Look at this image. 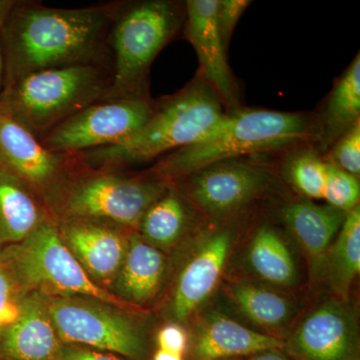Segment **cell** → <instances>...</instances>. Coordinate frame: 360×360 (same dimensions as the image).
Listing matches in <instances>:
<instances>
[{
  "label": "cell",
  "instance_id": "cell-1",
  "mask_svg": "<svg viewBox=\"0 0 360 360\" xmlns=\"http://www.w3.org/2000/svg\"><path fill=\"white\" fill-rule=\"evenodd\" d=\"M122 4L53 8L18 2L2 30L6 85L42 70L77 65H106L110 33Z\"/></svg>",
  "mask_w": 360,
  "mask_h": 360
},
{
  "label": "cell",
  "instance_id": "cell-2",
  "mask_svg": "<svg viewBox=\"0 0 360 360\" xmlns=\"http://www.w3.org/2000/svg\"><path fill=\"white\" fill-rule=\"evenodd\" d=\"M321 141L319 118L257 108L229 111L202 141L162 156L148 174L174 184L201 168L258 153L310 146Z\"/></svg>",
  "mask_w": 360,
  "mask_h": 360
},
{
  "label": "cell",
  "instance_id": "cell-3",
  "mask_svg": "<svg viewBox=\"0 0 360 360\" xmlns=\"http://www.w3.org/2000/svg\"><path fill=\"white\" fill-rule=\"evenodd\" d=\"M227 112L214 90L198 73L177 94L155 103L148 122L129 139L77 155L86 167L99 169L160 160L202 141L217 129Z\"/></svg>",
  "mask_w": 360,
  "mask_h": 360
},
{
  "label": "cell",
  "instance_id": "cell-4",
  "mask_svg": "<svg viewBox=\"0 0 360 360\" xmlns=\"http://www.w3.org/2000/svg\"><path fill=\"white\" fill-rule=\"evenodd\" d=\"M110 82L108 65H77L34 71L6 85L0 110L40 137L78 111L103 101Z\"/></svg>",
  "mask_w": 360,
  "mask_h": 360
},
{
  "label": "cell",
  "instance_id": "cell-5",
  "mask_svg": "<svg viewBox=\"0 0 360 360\" xmlns=\"http://www.w3.org/2000/svg\"><path fill=\"white\" fill-rule=\"evenodd\" d=\"M184 23V6L170 0L122 4L110 33L111 82L104 99L148 96L149 68Z\"/></svg>",
  "mask_w": 360,
  "mask_h": 360
},
{
  "label": "cell",
  "instance_id": "cell-6",
  "mask_svg": "<svg viewBox=\"0 0 360 360\" xmlns=\"http://www.w3.org/2000/svg\"><path fill=\"white\" fill-rule=\"evenodd\" d=\"M84 169L82 165L77 176L72 174L53 202L63 219L99 220L136 229L170 184L149 174L134 176L86 165Z\"/></svg>",
  "mask_w": 360,
  "mask_h": 360
},
{
  "label": "cell",
  "instance_id": "cell-7",
  "mask_svg": "<svg viewBox=\"0 0 360 360\" xmlns=\"http://www.w3.org/2000/svg\"><path fill=\"white\" fill-rule=\"evenodd\" d=\"M4 259L16 283L35 292L56 297L87 296L120 309L127 305L87 274L65 245L58 227L49 219L25 240L11 246Z\"/></svg>",
  "mask_w": 360,
  "mask_h": 360
},
{
  "label": "cell",
  "instance_id": "cell-8",
  "mask_svg": "<svg viewBox=\"0 0 360 360\" xmlns=\"http://www.w3.org/2000/svg\"><path fill=\"white\" fill-rule=\"evenodd\" d=\"M115 307L77 297H54L49 315L63 345L108 352L134 360L148 354L146 335L136 322Z\"/></svg>",
  "mask_w": 360,
  "mask_h": 360
},
{
  "label": "cell",
  "instance_id": "cell-9",
  "mask_svg": "<svg viewBox=\"0 0 360 360\" xmlns=\"http://www.w3.org/2000/svg\"><path fill=\"white\" fill-rule=\"evenodd\" d=\"M155 108L148 96L103 99L59 123L39 137L54 153L77 155L115 146L146 124Z\"/></svg>",
  "mask_w": 360,
  "mask_h": 360
},
{
  "label": "cell",
  "instance_id": "cell-10",
  "mask_svg": "<svg viewBox=\"0 0 360 360\" xmlns=\"http://www.w3.org/2000/svg\"><path fill=\"white\" fill-rule=\"evenodd\" d=\"M177 182L176 188L201 212L222 217L262 198L274 177L266 165L243 158L213 163Z\"/></svg>",
  "mask_w": 360,
  "mask_h": 360
},
{
  "label": "cell",
  "instance_id": "cell-11",
  "mask_svg": "<svg viewBox=\"0 0 360 360\" xmlns=\"http://www.w3.org/2000/svg\"><path fill=\"white\" fill-rule=\"evenodd\" d=\"M79 165L77 155L54 153L39 137L0 110V167L53 203Z\"/></svg>",
  "mask_w": 360,
  "mask_h": 360
},
{
  "label": "cell",
  "instance_id": "cell-12",
  "mask_svg": "<svg viewBox=\"0 0 360 360\" xmlns=\"http://www.w3.org/2000/svg\"><path fill=\"white\" fill-rule=\"evenodd\" d=\"M359 326L347 303L330 300L309 312L288 342L295 360H356Z\"/></svg>",
  "mask_w": 360,
  "mask_h": 360
},
{
  "label": "cell",
  "instance_id": "cell-13",
  "mask_svg": "<svg viewBox=\"0 0 360 360\" xmlns=\"http://www.w3.org/2000/svg\"><path fill=\"white\" fill-rule=\"evenodd\" d=\"M219 0H188L184 4V33L200 61L198 75L210 84L227 111L239 106L238 89L217 25Z\"/></svg>",
  "mask_w": 360,
  "mask_h": 360
},
{
  "label": "cell",
  "instance_id": "cell-14",
  "mask_svg": "<svg viewBox=\"0 0 360 360\" xmlns=\"http://www.w3.org/2000/svg\"><path fill=\"white\" fill-rule=\"evenodd\" d=\"M233 243V231L222 227L208 232L187 260L177 278L172 296V316L188 319L212 295L224 272Z\"/></svg>",
  "mask_w": 360,
  "mask_h": 360
},
{
  "label": "cell",
  "instance_id": "cell-15",
  "mask_svg": "<svg viewBox=\"0 0 360 360\" xmlns=\"http://www.w3.org/2000/svg\"><path fill=\"white\" fill-rule=\"evenodd\" d=\"M111 224L99 220L63 219L58 229L87 274L103 284L117 276L129 246V239Z\"/></svg>",
  "mask_w": 360,
  "mask_h": 360
},
{
  "label": "cell",
  "instance_id": "cell-16",
  "mask_svg": "<svg viewBox=\"0 0 360 360\" xmlns=\"http://www.w3.org/2000/svg\"><path fill=\"white\" fill-rule=\"evenodd\" d=\"M63 343L49 315V302L33 291L21 302L18 321L0 340V356L4 360H58Z\"/></svg>",
  "mask_w": 360,
  "mask_h": 360
},
{
  "label": "cell",
  "instance_id": "cell-17",
  "mask_svg": "<svg viewBox=\"0 0 360 360\" xmlns=\"http://www.w3.org/2000/svg\"><path fill=\"white\" fill-rule=\"evenodd\" d=\"M347 213L333 206L315 205L309 200L293 201L281 210L283 224L302 246L316 272L323 267L326 255Z\"/></svg>",
  "mask_w": 360,
  "mask_h": 360
},
{
  "label": "cell",
  "instance_id": "cell-18",
  "mask_svg": "<svg viewBox=\"0 0 360 360\" xmlns=\"http://www.w3.org/2000/svg\"><path fill=\"white\" fill-rule=\"evenodd\" d=\"M285 343L274 335L257 333L224 316H210L195 335L193 354L198 360H225L279 350Z\"/></svg>",
  "mask_w": 360,
  "mask_h": 360
},
{
  "label": "cell",
  "instance_id": "cell-19",
  "mask_svg": "<svg viewBox=\"0 0 360 360\" xmlns=\"http://www.w3.org/2000/svg\"><path fill=\"white\" fill-rule=\"evenodd\" d=\"M165 271L161 251L139 234H131L124 262L116 276V288L127 302L144 304L158 293Z\"/></svg>",
  "mask_w": 360,
  "mask_h": 360
},
{
  "label": "cell",
  "instance_id": "cell-20",
  "mask_svg": "<svg viewBox=\"0 0 360 360\" xmlns=\"http://www.w3.org/2000/svg\"><path fill=\"white\" fill-rule=\"evenodd\" d=\"M360 56L357 53L326 99L322 115L319 150L328 153L345 132L360 122Z\"/></svg>",
  "mask_w": 360,
  "mask_h": 360
},
{
  "label": "cell",
  "instance_id": "cell-21",
  "mask_svg": "<svg viewBox=\"0 0 360 360\" xmlns=\"http://www.w3.org/2000/svg\"><path fill=\"white\" fill-rule=\"evenodd\" d=\"M45 219L32 189L0 167V241L20 243Z\"/></svg>",
  "mask_w": 360,
  "mask_h": 360
},
{
  "label": "cell",
  "instance_id": "cell-22",
  "mask_svg": "<svg viewBox=\"0 0 360 360\" xmlns=\"http://www.w3.org/2000/svg\"><path fill=\"white\" fill-rule=\"evenodd\" d=\"M250 269L265 283L288 288L297 279L295 259L285 241L269 225L260 226L248 251Z\"/></svg>",
  "mask_w": 360,
  "mask_h": 360
},
{
  "label": "cell",
  "instance_id": "cell-23",
  "mask_svg": "<svg viewBox=\"0 0 360 360\" xmlns=\"http://www.w3.org/2000/svg\"><path fill=\"white\" fill-rule=\"evenodd\" d=\"M191 217L186 198L170 184L165 193L144 213L139 225L141 236L155 248H169L181 238Z\"/></svg>",
  "mask_w": 360,
  "mask_h": 360
},
{
  "label": "cell",
  "instance_id": "cell-24",
  "mask_svg": "<svg viewBox=\"0 0 360 360\" xmlns=\"http://www.w3.org/2000/svg\"><path fill=\"white\" fill-rule=\"evenodd\" d=\"M331 288L347 296L360 271V207L347 213L323 264Z\"/></svg>",
  "mask_w": 360,
  "mask_h": 360
},
{
  "label": "cell",
  "instance_id": "cell-25",
  "mask_svg": "<svg viewBox=\"0 0 360 360\" xmlns=\"http://www.w3.org/2000/svg\"><path fill=\"white\" fill-rule=\"evenodd\" d=\"M229 296L241 314L267 329L283 326L290 321L295 310L290 298L252 283L231 284Z\"/></svg>",
  "mask_w": 360,
  "mask_h": 360
},
{
  "label": "cell",
  "instance_id": "cell-26",
  "mask_svg": "<svg viewBox=\"0 0 360 360\" xmlns=\"http://www.w3.org/2000/svg\"><path fill=\"white\" fill-rule=\"evenodd\" d=\"M286 179L296 191L312 200L323 198L326 179V161L310 146L291 151L283 165Z\"/></svg>",
  "mask_w": 360,
  "mask_h": 360
},
{
  "label": "cell",
  "instance_id": "cell-27",
  "mask_svg": "<svg viewBox=\"0 0 360 360\" xmlns=\"http://www.w3.org/2000/svg\"><path fill=\"white\" fill-rule=\"evenodd\" d=\"M326 161V179L323 198L328 205L348 213L359 205V180L354 175Z\"/></svg>",
  "mask_w": 360,
  "mask_h": 360
},
{
  "label": "cell",
  "instance_id": "cell-28",
  "mask_svg": "<svg viewBox=\"0 0 360 360\" xmlns=\"http://www.w3.org/2000/svg\"><path fill=\"white\" fill-rule=\"evenodd\" d=\"M326 160L359 179L360 122L356 123L328 149Z\"/></svg>",
  "mask_w": 360,
  "mask_h": 360
},
{
  "label": "cell",
  "instance_id": "cell-29",
  "mask_svg": "<svg viewBox=\"0 0 360 360\" xmlns=\"http://www.w3.org/2000/svg\"><path fill=\"white\" fill-rule=\"evenodd\" d=\"M16 283L6 262L0 258V340L20 317L22 298L18 295Z\"/></svg>",
  "mask_w": 360,
  "mask_h": 360
},
{
  "label": "cell",
  "instance_id": "cell-30",
  "mask_svg": "<svg viewBox=\"0 0 360 360\" xmlns=\"http://www.w3.org/2000/svg\"><path fill=\"white\" fill-rule=\"evenodd\" d=\"M250 4V0H219L217 2V28L220 39L227 51L234 30Z\"/></svg>",
  "mask_w": 360,
  "mask_h": 360
},
{
  "label": "cell",
  "instance_id": "cell-31",
  "mask_svg": "<svg viewBox=\"0 0 360 360\" xmlns=\"http://www.w3.org/2000/svg\"><path fill=\"white\" fill-rule=\"evenodd\" d=\"M160 349L172 354L184 355L188 343L186 331L177 324H167L160 329L158 335Z\"/></svg>",
  "mask_w": 360,
  "mask_h": 360
},
{
  "label": "cell",
  "instance_id": "cell-32",
  "mask_svg": "<svg viewBox=\"0 0 360 360\" xmlns=\"http://www.w3.org/2000/svg\"><path fill=\"white\" fill-rule=\"evenodd\" d=\"M58 360H122L108 352L75 345H63Z\"/></svg>",
  "mask_w": 360,
  "mask_h": 360
},
{
  "label": "cell",
  "instance_id": "cell-33",
  "mask_svg": "<svg viewBox=\"0 0 360 360\" xmlns=\"http://www.w3.org/2000/svg\"><path fill=\"white\" fill-rule=\"evenodd\" d=\"M16 4L18 1H13V0H0V33L8 22Z\"/></svg>",
  "mask_w": 360,
  "mask_h": 360
},
{
  "label": "cell",
  "instance_id": "cell-34",
  "mask_svg": "<svg viewBox=\"0 0 360 360\" xmlns=\"http://www.w3.org/2000/svg\"><path fill=\"white\" fill-rule=\"evenodd\" d=\"M250 360H295L290 357L285 356L278 352V350H269V352H262V354H255V356Z\"/></svg>",
  "mask_w": 360,
  "mask_h": 360
},
{
  "label": "cell",
  "instance_id": "cell-35",
  "mask_svg": "<svg viewBox=\"0 0 360 360\" xmlns=\"http://www.w3.org/2000/svg\"><path fill=\"white\" fill-rule=\"evenodd\" d=\"M6 87V61H4V49H2L1 39H0V96H2Z\"/></svg>",
  "mask_w": 360,
  "mask_h": 360
},
{
  "label": "cell",
  "instance_id": "cell-36",
  "mask_svg": "<svg viewBox=\"0 0 360 360\" xmlns=\"http://www.w3.org/2000/svg\"><path fill=\"white\" fill-rule=\"evenodd\" d=\"M153 360H184L182 355L172 354V352H165V350L160 349L156 352Z\"/></svg>",
  "mask_w": 360,
  "mask_h": 360
},
{
  "label": "cell",
  "instance_id": "cell-37",
  "mask_svg": "<svg viewBox=\"0 0 360 360\" xmlns=\"http://www.w3.org/2000/svg\"><path fill=\"white\" fill-rule=\"evenodd\" d=\"M225 360H232V359H225Z\"/></svg>",
  "mask_w": 360,
  "mask_h": 360
}]
</instances>
